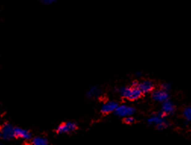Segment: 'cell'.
I'll list each match as a JSON object with an SVG mask.
<instances>
[{
	"mask_svg": "<svg viewBox=\"0 0 191 145\" xmlns=\"http://www.w3.org/2000/svg\"><path fill=\"white\" fill-rule=\"evenodd\" d=\"M115 92L118 94L122 98L129 101H135L140 99L143 95V93L137 86H124L118 87L115 89Z\"/></svg>",
	"mask_w": 191,
	"mask_h": 145,
	"instance_id": "obj_1",
	"label": "cell"
},
{
	"mask_svg": "<svg viewBox=\"0 0 191 145\" xmlns=\"http://www.w3.org/2000/svg\"><path fill=\"white\" fill-rule=\"evenodd\" d=\"M0 138L2 141H9L15 138V127L9 122H4L0 128Z\"/></svg>",
	"mask_w": 191,
	"mask_h": 145,
	"instance_id": "obj_2",
	"label": "cell"
},
{
	"mask_svg": "<svg viewBox=\"0 0 191 145\" xmlns=\"http://www.w3.org/2000/svg\"><path fill=\"white\" fill-rule=\"evenodd\" d=\"M136 112V109L134 107L126 104H119L117 109H115L114 114L118 117L125 118L127 116H133Z\"/></svg>",
	"mask_w": 191,
	"mask_h": 145,
	"instance_id": "obj_3",
	"label": "cell"
},
{
	"mask_svg": "<svg viewBox=\"0 0 191 145\" xmlns=\"http://www.w3.org/2000/svg\"><path fill=\"white\" fill-rule=\"evenodd\" d=\"M78 129V124L74 122H62L56 129L57 134H69Z\"/></svg>",
	"mask_w": 191,
	"mask_h": 145,
	"instance_id": "obj_4",
	"label": "cell"
},
{
	"mask_svg": "<svg viewBox=\"0 0 191 145\" xmlns=\"http://www.w3.org/2000/svg\"><path fill=\"white\" fill-rule=\"evenodd\" d=\"M118 103L115 100H107L104 102L100 107V112L104 115L110 114L115 112V109L118 107Z\"/></svg>",
	"mask_w": 191,
	"mask_h": 145,
	"instance_id": "obj_5",
	"label": "cell"
},
{
	"mask_svg": "<svg viewBox=\"0 0 191 145\" xmlns=\"http://www.w3.org/2000/svg\"><path fill=\"white\" fill-rule=\"evenodd\" d=\"M15 138L24 140L25 141H31L32 134L29 130L21 127H15Z\"/></svg>",
	"mask_w": 191,
	"mask_h": 145,
	"instance_id": "obj_6",
	"label": "cell"
},
{
	"mask_svg": "<svg viewBox=\"0 0 191 145\" xmlns=\"http://www.w3.org/2000/svg\"><path fill=\"white\" fill-rule=\"evenodd\" d=\"M152 97L156 102L163 103L166 101L168 98V91L166 90L161 88L159 89V90H153L152 93Z\"/></svg>",
	"mask_w": 191,
	"mask_h": 145,
	"instance_id": "obj_7",
	"label": "cell"
},
{
	"mask_svg": "<svg viewBox=\"0 0 191 145\" xmlns=\"http://www.w3.org/2000/svg\"><path fill=\"white\" fill-rule=\"evenodd\" d=\"M137 87L142 90L143 94H149V93L152 92L154 90V83L150 80H143L142 81L139 82Z\"/></svg>",
	"mask_w": 191,
	"mask_h": 145,
	"instance_id": "obj_8",
	"label": "cell"
},
{
	"mask_svg": "<svg viewBox=\"0 0 191 145\" xmlns=\"http://www.w3.org/2000/svg\"><path fill=\"white\" fill-rule=\"evenodd\" d=\"M165 116V115L162 113V112H158V113L155 114H152V116L149 118L147 122H148L150 125H155L157 127V126H159V125H161L162 123L165 122V119H164V116Z\"/></svg>",
	"mask_w": 191,
	"mask_h": 145,
	"instance_id": "obj_9",
	"label": "cell"
},
{
	"mask_svg": "<svg viewBox=\"0 0 191 145\" xmlns=\"http://www.w3.org/2000/svg\"><path fill=\"white\" fill-rule=\"evenodd\" d=\"M102 94V90L98 86H91L87 91V97L89 99H96Z\"/></svg>",
	"mask_w": 191,
	"mask_h": 145,
	"instance_id": "obj_10",
	"label": "cell"
},
{
	"mask_svg": "<svg viewBox=\"0 0 191 145\" xmlns=\"http://www.w3.org/2000/svg\"><path fill=\"white\" fill-rule=\"evenodd\" d=\"M174 111H175V106L170 100L167 99L166 101L162 103V111H161L162 113L165 115H169L172 114Z\"/></svg>",
	"mask_w": 191,
	"mask_h": 145,
	"instance_id": "obj_11",
	"label": "cell"
},
{
	"mask_svg": "<svg viewBox=\"0 0 191 145\" xmlns=\"http://www.w3.org/2000/svg\"><path fill=\"white\" fill-rule=\"evenodd\" d=\"M49 140L45 137L41 136H36V137L32 138L31 140V144L33 145H48Z\"/></svg>",
	"mask_w": 191,
	"mask_h": 145,
	"instance_id": "obj_12",
	"label": "cell"
},
{
	"mask_svg": "<svg viewBox=\"0 0 191 145\" xmlns=\"http://www.w3.org/2000/svg\"><path fill=\"white\" fill-rule=\"evenodd\" d=\"M184 116L187 120L191 121V107L186 108L184 110Z\"/></svg>",
	"mask_w": 191,
	"mask_h": 145,
	"instance_id": "obj_13",
	"label": "cell"
},
{
	"mask_svg": "<svg viewBox=\"0 0 191 145\" xmlns=\"http://www.w3.org/2000/svg\"><path fill=\"white\" fill-rule=\"evenodd\" d=\"M135 122H136L135 118L133 117L132 116H127V117L124 118V122H125V124L132 125V124H134V123H135Z\"/></svg>",
	"mask_w": 191,
	"mask_h": 145,
	"instance_id": "obj_14",
	"label": "cell"
},
{
	"mask_svg": "<svg viewBox=\"0 0 191 145\" xmlns=\"http://www.w3.org/2000/svg\"><path fill=\"white\" fill-rule=\"evenodd\" d=\"M42 3L43 5H46V6H49V5L53 4L54 2H56V0H40Z\"/></svg>",
	"mask_w": 191,
	"mask_h": 145,
	"instance_id": "obj_15",
	"label": "cell"
},
{
	"mask_svg": "<svg viewBox=\"0 0 191 145\" xmlns=\"http://www.w3.org/2000/svg\"><path fill=\"white\" fill-rule=\"evenodd\" d=\"M170 84H168V83H163L162 84V85H161V88L163 89V90H166V91H168L169 90H170Z\"/></svg>",
	"mask_w": 191,
	"mask_h": 145,
	"instance_id": "obj_16",
	"label": "cell"
}]
</instances>
